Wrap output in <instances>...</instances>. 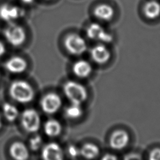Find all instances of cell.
Here are the masks:
<instances>
[{"mask_svg":"<svg viewBox=\"0 0 160 160\" xmlns=\"http://www.w3.org/2000/svg\"><path fill=\"white\" fill-rule=\"evenodd\" d=\"M42 110L48 114L57 112L62 106V100L60 96L54 92H49L44 95L40 101Z\"/></svg>","mask_w":160,"mask_h":160,"instance_id":"8992f818","label":"cell"},{"mask_svg":"<svg viewBox=\"0 0 160 160\" xmlns=\"http://www.w3.org/2000/svg\"><path fill=\"white\" fill-rule=\"evenodd\" d=\"M6 52V48L4 44L0 41V57L2 56Z\"/></svg>","mask_w":160,"mask_h":160,"instance_id":"d4e9b609","label":"cell"},{"mask_svg":"<svg viewBox=\"0 0 160 160\" xmlns=\"http://www.w3.org/2000/svg\"><path fill=\"white\" fill-rule=\"evenodd\" d=\"M64 46L68 51L73 55H81L87 49L85 39L78 34H70L64 39Z\"/></svg>","mask_w":160,"mask_h":160,"instance_id":"5b68a950","label":"cell"},{"mask_svg":"<svg viewBox=\"0 0 160 160\" xmlns=\"http://www.w3.org/2000/svg\"><path fill=\"white\" fill-rule=\"evenodd\" d=\"M94 16L101 21H110L114 16L113 8L109 4H101L98 5L94 9Z\"/></svg>","mask_w":160,"mask_h":160,"instance_id":"9a60e30c","label":"cell"},{"mask_svg":"<svg viewBox=\"0 0 160 160\" xmlns=\"http://www.w3.org/2000/svg\"><path fill=\"white\" fill-rule=\"evenodd\" d=\"M86 34L89 39L94 41L104 43H109L112 41V36L101 24L96 22L91 23L88 26Z\"/></svg>","mask_w":160,"mask_h":160,"instance_id":"52a82bcc","label":"cell"},{"mask_svg":"<svg viewBox=\"0 0 160 160\" xmlns=\"http://www.w3.org/2000/svg\"><path fill=\"white\" fill-rule=\"evenodd\" d=\"M2 126V119H1V116L0 115V128H1Z\"/></svg>","mask_w":160,"mask_h":160,"instance_id":"4316f807","label":"cell"},{"mask_svg":"<svg viewBox=\"0 0 160 160\" xmlns=\"http://www.w3.org/2000/svg\"><path fill=\"white\" fill-rule=\"evenodd\" d=\"M129 142V136L127 131L118 129L114 131L109 138L110 146L116 150H121L126 148Z\"/></svg>","mask_w":160,"mask_h":160,"instance_id":"9c48e42d","label":"cell"},{"mask_svg":"<svg viewBox=\"0 0 160 160\" xmlns=\"http://www.w3.org/2000/svg\"><path fill=\"white\" fill-rule=\"evenodd\" d=\"M63 91L65 96L72 103L82 104L88 98L86 88L76 81H67L63 86Z\"/></svg>","mask_w":160,"mask_h":160,"instance_id":"7a4b0ae2","label":"cell"},{"mask_svg":"<svg viewBox=\"0 0 160 160\" xmlns=\"http://www.w3.org/2000/svg\"><path fill=\"white\" fill-rule=\"evenodd\" d=\"M4 66L11 73L20 74L26 69L28 64L26 61L21 57L12 56L6 61Z\"/></svg>","mask_w":160,"mask_h":160,"instance_id":"7c38bea8","label":"cell"},{"mask_svg":"<svg viewBox=\"0 0 160 160\" xmlns=\"http://www.w3.org/2000/svg\"><path fill=\"white\" fill-rule=\"evenodd\" d=\"M44 131L46 134L49 137L58 136L62 131L61 123L55 119L47 120L44 124Z\"/></svg>","mask_w":160,"mask_h":160,"instance_id":"e0dca14e","label":"cell"},{"mask_svg":"<svg viewBox=\"0 0 160 160\" xmlns=\"http://www.w3.org/2000/svg\"><path fill=\"white\" fill-rule=\"evenodd\" d=\"M65 115L69 119H77L82 114L83 110L81 104L72 103L68 106L64 111Z\"/></svg>","mask_w":160,"mask_h":160,"instance_id":"ffe728a7","label":"cell"},{"mask_svg":"<svg viewBox=\"0 0 160 160\" xmlns=\"http://www.w3.org/2000/svg\"><path fill=\"white\" fill-rule=\"evenodd\" d=\"M21 122L24 129L31 133L38 131L41 126V118L34 109H25L21 116Z\"/></svg>","mask_w":160,"mask_h":160,"instance_id":"277c9868","label":"cell"},{"mask_svg":"<svg viewBox=\"0 0 160 160\" xmlns=\"http://www.w3.org/2000/svg\"><path fill=\"white\" fill-rule=\"evenodd\" d=\"M80 155L86 159H94L97 157L99 153V149L94 144L86 143L79 149Z\"/></svg>","mask_w":160,"mask_h":160,"instance_id":"ac0fdd59","label":"cell"},{"mask_svg":"<svg viewBox=\"0 0 160 160\" xmlns=\"http://www.w3.org/2000/svg\"><path fill=\"white\" fill-rule=\"evenodd\" d=\"M34 0H21V1L22 2H24V4H30L31 3H32L34 2Z\"/></svg>","mask_w":160,"mask_h":160,"instance_id":"484cf974","label":"cell"},{"mask_svg":"<svg viewBox=\"0 0 160 160\" xmlns=\"http://www.w3.org/2000/svg\"><path fill=\"white\" fill-rule=\"evenodd\" d=\"M144 13L150 19L158 18L160 16V2L156 0L147 1L144 6Z\"/></svg>","mask_w":160,"mask_h":160,"instance_id":"2e32d148","label":"cell"},{"mask_svg":"<svg viewBox=\"0 0 160 160\" xmlns=\"http://www.w3.org/2000/svg\"><path fill=\"white\" fill-rule=\"evenodd\" d=\"M91 57L97 64H104L106 63L111 58L109 49L104 44H98L91 50Z\"/></svg>","mask_w":160,"mask_h":160,"instance_id":"8fae6325","label":"cell"},{"mask_svg":"<svg viewBox=\"0 0 160 160\" xmlns=\"http://www.w3.org/2000/svg\"><path fill=\"white\" fill-rule=\"evenodd\" d=\"M92 66L87 61L80 59L74 62L72 66L74 74L80 78H86L92 72Z\"/></svg>","mask_w":160,"mask_h":160,"instance_id":"5bb4252c","label":"cell"},{"mask_svg":"<svg viewBox=\"0 0 160 160\" xmlns=\"http://www.w3.org/2000/svg\"><path fill=\"white\" fill-rule=\"evenodd\" d=\"M68 152L69 155L72 158H76L79 155H80L79 149L75 145H70L68 149Z\"/></svg>","mask_w":160,"mask_h":160,"instance_id":"7402d4cb","label":"cell"},{"mask_svg":"<svg viewBox=\"0 0 160 160\" xmlns=\"http://www.w3.org/2000/svg\"><path fill=\"white\" fill-rule=\"evenodd\" d=\"M42 144V139L41 136L39 134H36L33 136L30 139L29 142V146L31 150L32 151H38Z\"/></svg>","mask_w":160,"mask_h":160,"instance_id":"44dd1931","label":"cell"},{"mask_svg":"<svg viewBox=\"0 0 160 160\" xmlns=\"http://www.w3.org/2000/svg\"><path fill=\"white\" fill-rule=\"evenodd\" d=\"M4 36L7 41L13 46L21 45L26 38L24 29L21 26L12 22H9V24L5 28Z\"/></svg>","mask_w":160,"mask_h":160,"instance_id":"3957f363","label":"cell"},{"mask_svg":"<svg viewBox=\"0 0 160 160\" xmlns=\"http://www.w3.org/2000/svg\"><path fill=\"white\" fill-rule=\"evenodd\" d=\"M2 112L5 118L10 121H14L19 116V111L14 105L6 102L2 105Z\"/></svg>","mask_w":160,"mask_h":160,"instance_id":"d6986e66","label":"cell"},{"mask_svg":"<svg viewBox=\"0 0 160 160\" xmlns=\"http://www.w3.org/2000/svg\"><path fill=\"white\" fill-rule=\"evenodd\" d=\"M24 14L22 9L14 4H4L0 7V18L8 22L22 17Z\"/></svg>","mask_w":160,"mask_h":160,"instance_id":"ba28073f","label":"cell"},{"mask_svg":"<svg viewBox=\"0 0 160 160\" xmlns=\"http://www.w3.org/2000/svg\"><path fill=\"white\" fill-rule=\"evenodd\" d=\"M10 96L16 102L26 104L34 98V92L31 85L24 80H16L11 82L9 88Z\"/></svg>","mask_w":160,"mask_h":160,"instance_id":"6da1fadb","label":"cell"},{"mask_svg":"<svg viewBox=\"0 0 160 160\" xmlns=\"http://www.w3.org/2000/svg\"><path fill=\"white\" fill-rule=\"evenodd\" d=\"M117 157L114 156L113 154H106L104 156L102 157V159H107V160H114V159H116Z\"/></svg>","mask_w":160,"mask_h":160,"instance_id":"cb8c5ba5","label":"cell"},{"mask_svg":"<svg viewBox=\"0 0 160 160\" xmlns=\"http://www.w3.org/2000/svg\"><path fill=\"white\" fill-rule=\"evenodd\" d=\"M149 159L152 160H160V148H155L149 153Z\"/></svg>","mask_w":160,"mask_h":160,"instance_id":"603a6c76","label":"cell"},{"mask_svg":"<svg viewBox=\"0 0 160 160\" xmlns=\"http://www.w3.org/2000/svg\"><path fill=\"white\" fill-rule=\"evenodd\" d=\"M9 153L15 159L24 160L29 158V150L23 142L16 141L9 148Z\"/></svg>","mask_w":160,"mask_h":160,"instance_id":"4fadbf2b","label":"cell"},{"mask_svg":"<svg viewBox=\"0 0 160 160\" xmlns=\"http://www.w3.org/2000/svg\"><path fill=\"white\" fill-rule=\"evenodd\" d=\"M41 155L44 159L60 160L63 158V151L59 144L56 142H50L42 148Z\"/></svg>","mask_w":160,"mask_h":160,"instance_id":"30bf717a","label":"cell"}]
</instances>
